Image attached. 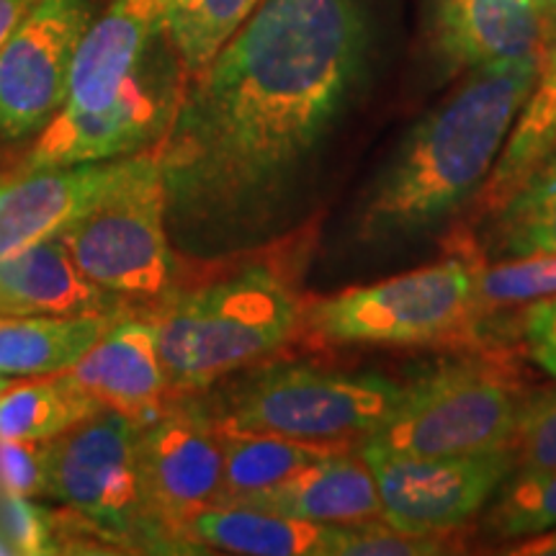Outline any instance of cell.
Segmentation results:
<instances>
[{
	"mask_svg": "<svg viewBox=\"0 0 556 556\" xmlns=\"http://www.w3.org/2000/svg\"><path fill=\"white\" fill-rule=\"evenodd\" d=\"M139 428L101 407L47 441V492L124 546H160L137 464Z\"/></svg>",
	"mask_w": 556,
	"mask_h": 556,
	"instance_id": "cell-7",
	"label": "cell"
},
{
	"mask_svg": "<svg viewBox=\"0 0 556 556\" xmlns=\"http://www.w3.org/2000/svg\"><path fill=\"white\" fill-rule=\"evenodd\" d=\"M9 554H16V552H13V546L3 539V533H0V556H9Z\"/></svg>",
	"mask_w": 556,
	"mask_h": 556,
	"instance_id": "cell-37",
	"label": "cell"
},
{
	"mask_svg": "<svg viewBox=\"0 0 556 556\" xmlns=\"http://www.w3.org/2000/svg\"><path fill=\"white\" fill-rule=\"evenodd\" d=\"M0 533L16 554H58L50 510L34 505L26 495L0 492Z\"/></svg>",
	"mask_w": 556,
	"mask_h": 556,
	"instance_id": "cell-30",
	"label": "cell"
},
{
	"mask_svg": "<svg viewBox=\"0 0 556 556\" xmlns=\"http://www.w3.org/2000/svg\"><path fill=\"white\" fill-rule=\"evenodd\" d=\"M541 58L471 70L454 96L422 116L366 193L356 238H413L475 197L536 86Z\"/></svg>",
	"mask_w": 556,
	"mask_h": 556,
	"instance_id": "cell-2",
	"label": "cell"
},
{
	"mask_svg": "<svg viewBox=\"0 0 556 556\" xmlns=\"http://www.w3.org/2000/svg\"><path fill=\"white\" fill-rule=\"evenodd\" d=\"M479 266L451 258L371 287L343 289L304 312L323 343L407 345L446 336L475 307Z\"/></svg>",
	"mask_w": 556,
	"mask_h": 556,
	"instance_id": "cell-6",
	"label": "cell"
},
{
	"mask_svg": "<svg viewBox=\"0 0 556 556\" xmlns=\"http://www.w3.org/2000/svg\"><path fill=\"white\" fill-rule=\"evenodd\" d=\"M101 405L58 371L0 389V441H50Z\"/></svg>",
	"mask_w": 556,
	"mask_h": 556,
	"instance_id": "cell-23",
	"label": "cell"
},
{
	"mask_svg": "<svg viewBox=\"0 0 556 556\" xmlns=\"http://www.w3.org/2000/svg\"><path fill=\"white\" fill-rule=\"evenodd\" d=\"M446 536H422L389 528L384 520L358 526H338L332 556H430L446 554Z\"/></svg>",
	"mask_w": 556,
	"mask_h": 556,
	"instance_id": "cell-28",
	"label": "cell"
},
{
	"mask_svg": "<svg viewBox=\"0 0 556 556\" xmlns=\"http://www.w3.org/2000/svg\"><path fill=\"white\" fill-rule=\"evenodd\" d=\"M548 296H556V255H520L477 270L475 304L482 307H513Z\"/></svg>",
	"mask_w": 556,
	"mask_h": 556,
	"instance_id": "cell-27",
	"label": "cell"
},
{
	"mask_svg": "<svg viewBox=\"0 0 556 556\" xmlns=\"http://www.w3.org/2000/svg\"><path fill=\"white\" fill-rule=\"evenodd\" d=\"M377 479L381 520L402 533L446 536L490 503L516 467L510 448L462 456H402L358 448Z\"/></svg>",
	"mask_w": 556,
	"mask_h": 556,
	"instance_id": "cell-9",
	"label": "cell"
},
{
	"mask_svg": "<svg viewBox=\"0 0 556 556\" xmlns=\"http://www.w3.org/2000/svg\"><path fill=\"white\" fill-rule=\"evenodd\" d=\"M510 554H528V556H556V528H548V531L533 533V536H526L516 548H510Z\"/></svg>",
	"mask_w": 556,
	"mask_h": 556,
	"instance_id": "cell-34",
	"label": "cell"
},
{
	"mask_svg": "<svg viewBox=\"0 0 556 556\" xmlns=\"http://www.w3.org/2000/svg\"><path fill=\"white\" fill-rule=\"evenodd\" d=\"M556 148V21L548 34L541 73L526 106L520 109L516 131L507 139L503 157L484 186L486 206L497 208L516 193L548 152Z\"/></svg>",
	"mask_w": 556,
	"mask_h": 556,
	"instance_id": "cell-22",
	"label": "cell"
},
{
	"mask_svg": "<svg viewBox=\"0 0 556 556\" xmlns=\"http://www.w3.org/2000/svg\"><path fill=\"white\" fill-rule=\"evenodd\" d=\"M58 374L101 407L127 415L137 428L170 400L155 330L137 312L124 315L86 356Z\"/></svg>",
	"mask_w": 556,
	"mask_h": 556,
	"instance_id": "cell-14",
	"label": "cell"
},
{
	"mask_svg": "<svg viewBox=\"0 0 556 556\" xmlns=\"http://www.w3.org/2000/svg\"><path fill=\"white\" fill-rule=\"evenodd\" d=\"M520 319L528 356L556 379V296L531 302Z\"/></svg>",
	"mask_w": 556,
	"mask_h": 556,
	"instance_id": "cell-32",
	"label": "cell"
},
{
	"mask_svg": "<svg viewBox=\"0 0 556 556\" xmlns=\"http://www.w3.org/2000/svg\"><path fill=\"white\" fill-rule=\"evenodd\" d=\"M93 0H37L0 47V142L39 135L65 106Z\"/></svg>",
	"mask_w": 556,
	"mask_h": 556,
	"instance_id": "cell-11",
	"label": "cell"
},
{
	"mask_svg": "<svg viewBox=\"0 0 556 556\" xmlns=\"http://www.w3.org/2000/svg\"><path fill=\"white\" fill-rule=\"evenodd\" d=\"M307 238L180 270L142 315L155 330L168 394H197L281 351L304 325L299 270Z\"/></svg>",
	"mask_w": 556,
	"mask_h": 556,
	"instance_id": "cell-3",
	"label": "cell"
},
{
	"mask_svg": "<svg viewBox=\"0 0 556 556\" xmlns=\"http://www.w3.org/2000/svg\"><path fill=\"white\" fill-rule=\"evenodd\" d=\"M520 405L505 381L446 368L407 387L405 400L361 448L402 456H462L510 448Z\"/></svg>",
	"mask_w": 556,
	"mask_h": 556,
	"instance_id": "cell-8",
	"label": "cell"
},
{
	"mask_svg": "<svg viewBox=\"0 0 556 556\" xmlns=\"http://www.w3.org/2000/svg\"><path fill=\"white\" fill-rule=\"evenodd\" d=\"M9 384H11L9 377H5V374H0V389H3V387H9Z\"/></svg>",
	"mask_w": 556,
	"mask_h": 556,
	"instance_id": "cell-38",
	"label": "cell"
},
{
	"mask_svg": "<svg viewBox=\"0 0 556 556\" xmlns=\"http://www.w3.org/2000/svg\"><path fill=\"white\" fill-rule=\"evenodd\" d=\"M197 394L222 428L358 451L400 407L407 387L379 374L274 366L208 400Z\"/></svg>",
	"mask_w": 556,
	"mask_h": 556,
	"instance_id": "cell-4",
	"label": "cell"
},
{
	"mask_svg": "<svg viewBox=\"0 0 556 556\" xmlns=\"http://www.w3.org/2000/svg\"><path fill=\"white\" fill-rule=\"evenodd\" d=\"M16 176V163H11L9 157H0V189H5V186L11 184Z\"/></svg>",
	"mask_w": 556,
	"mask_h": 556,
	"instance_id": "cell-35",
	"label": "cell"
},
{
	"mask_svg": "<svg viewBox=\"0 0 556 556\" xmlns=\"http://www.w3.org/2000/svg\"><path fill=\"white\" fill-rule=\"evenodd\" d=\"M263 0H168L163 34L173 54L193 78L217 58Z\"/></svg>",
	"mask_w": 556,
	"mask_h": 556,
	"instance_id": "cell-24",
	"label": "cell"
},
{
	"mask_svg": "<svg viewBox=\"0 0 556 556\" xmlns=\"http://www.w3.org/2000/svg\"><path fill=\"white\" fill-rule=\"evenodd\" d=\"M366 52L361 0H263L186 78L152 144L173 227L227 238L263 225L343 114Z\"/></svg>",
	"mask_w": 556,
	"mask_h": 556,
	"instance_id": "cell-1",
	"label": "cell"
},
{
	"mask_svg": "<svg viewBox=\"0 0 556 556\" xmlns=\"http://www.w3.org/2000/svg\"><path fill=\"white\" fill-rule=\"evenodd\" d=\"M129 312L90 283L58 235L0 258V315Z\"/></svg>",
	"mask_w": 556,
	"mask_h": 556,
	"instance_id": "cell-19",
	"label": "cell"
},
{
	"mask_svg": "<svg viewBox=\"0 0 556 556\" xmlns=\"http://www.w3.org/2000/svg\"><path fill=\"white\" fill-rule=\"evenodd\" d=\"M317 526H358L381 520L377 479L358 451H340L287 484L238 503Z\"/></svg>",
	"mask_w": 556,
	"mask_h": 556,
	"instance_id": "cell-18",
	"label": "cell"
},
{
	"mask_svg": "<svg viewBox=\"0 0 556 556\" xmlns=\"http://www.w3.org/2000/svg\"><path fill=\"white\" fill-rule=\"evenodd\" d=\"M338 526L276 516L245 505H199L160 526L163 546H208L250 556H325L336 546Z\"/></svg>",
	"mask_w": 556,
	"mask_h": 556,
	"instance_id": "cell-17",
	"label": "cell"
},
{
	"mask_svg": "<svg viewBox=\"0 0 556 556\" xmlns=\"http://www.w3.org/2000/svg\"><path fill=\"white\" fill-rule=\"evenodd\" d=\"M127 165L129 155L13 178L0 189V258L60 235L122 178Z\"/></svg>",
	"mask_w": 556,
	"mask_h": 556,
	"instance_id": "cell-15",
	"label": "cell"
},
{
	"mask_svg": "<svg viewBox=\"0 0 556 556\" xmlns=\"http://www.w3.org/2000/svg\"><path fill=\"white\" fill-rule=\"evenodd\" d=\"M168 0H114L83 34L62 111L90 114L114 103L160 45Z\"/></svg>",
	"mask_w": 556,
	"mask_h": 556,
	"instance_id": "cell-13",
	"label": "cell"
},
{
	"mask_svg": "<svg viewBox=\"0 0 556 556\" xmlns=\"http://www.w3.org/2000/svg\"><path fill=\"white\" fill-rule=\"evenodd\" d=\"M168 193L155 150L129 155L127 170L58 238L90 283L129 312H144L176 287L184 261L173 253Z\"/></svg>",
	"mask_w": 556,
	"mask_h": 556,
	"instance_id": "cell-5",
	"label": "cell"
},
{
	"mask_svg": "<svg viewBox=\"0 0 556 556\" xmlns=\"http://www.w3.org/2000/svg\"><path fill=\"white\" fill-rule=\"evenodd\" d=\"M441 52L458 67H486L544 54L552 18L533 0H433Z\"/></svg>",
	"mask_w": 556,
	"mask_h": 556,
	"instance_id": "cell-16",
	"label": "cell"
},
{
	"mask_svg": "<svg viewBox=\"0 0 556 556\" xmlns=\"http://www.w3.org/2000/svg\"><path fill=\"white\" fill-rule=\"evenodd\" d=\"M152 54L155 50L137 70L119 99L109 106L90 114H70L60 109L16 163V176L101 163V160H116L152 148L168 129L180 90L186 86L180 62L168 67L176 54L165 60L163 67H152L155 65Z\"/></svg>",
	"mask_w": 556,
	"mask_h": 556,
	"instance_id": "cell-10",
	"label": "cell"
},
{
	"mask_svg": "<svg viewBox=\"0 0 556 556\" xmlns=\"http://www.w3.org/2000/svg\"><path fill=\"white\" fill-rule=\"evenodd\" d=\"M533 3H536L539 9L544 11L548 18H552V26H554V21H556V0H533Z\"/></svg>",
	"mask_w": 556,
	"mask_h": 556,
	"instance_id": "cell-36",
	"label": "cell"
},
{
	"mask_svg": "<svg viewBox=\"0 0 556 556\" xmlns=\"http://www.w3.org/2000/svg\"><path fill=\"white\" fill-rule=\"evenodd\" d=\"M222 464L219 495L212 505H238L245 500L263 495L287 484L299 471L309 469L312 464L323 462L332 454H340L338 446H319V443L294 441V438L248 433V430L222 428Z\"/></svg>",
	"mask_w": 556,
	"mask_h": 556,
	"instance_id": "cell-21",
	"label": "cell"
},
{
	"mask_svg": "<svg viewBox=\"0 0 556 556\" xmlns=\"http://www.w3.org/2000/svg\"><path fill=\"white\" fill-rule=\"evenodd\" d=\"M510 451L520 469H556V392L520 407Z\"/></svg>",
	"mask_w": 556,
	"mask_h": 556,
	"instance_id": "cell-29",
	"label": "cell"
},
{
	"mask_svg": "<svg viewBox=\"0 0 556 556\" xmlns=\"http://www.w3.org/2000/svg\"><path fill=\"white\" fill-rule=\"evenodd\" d=\"M129 312L0 315V374H54L80 361Z\"/></svg>",
	"mask_w": 556,
	"mask_h": 556,
	"instance_id": "cell-20",
	"label": "cell"
},
{
	"mask_svg": "<svg viewBox=\"0 0 556 556\" xmlns=\"http://www.w3.org/2000/svg\"><path fill=\"white\" fill-rule=\"evenodd\" d=\"M497 242L513 258L556 255V148L500 208Z\"/></svg>",
	"mask_w": 556,
	"mask_h": 556,
	"instance_id": "cell-25",
	"label": "cell"
},
{
	"mask_svg": "<svg viewBox=\"0 0 556 556\" xmlns=\"http://www.w3.org/2000/svg\"><path fill=\"white\" fill-rule=\"evenodd\" d=\"M0 492H47V441H0Z\"/></svg>",
	"mask_w": 556,
	"mask_h": 556,
	"instance_id": "cell-31",
	"label": "cell"
},
{
	"mask_svg": "<svg viewBox=\"0 0 556 556\" xmlns=\"http://www.w3.org/2000/svg\"><path fill=\"white\" fill-rule=\"evenodd\" d=\"M137 464L157 533L168 518L217 500L225 448L199 394H170L163 413L139 428Z\"/></svg>",
	"mask_w": 556,
	"mask_h": 556,
	"instance_id": "cell-12",
	"label": "cell"
},
{
	"mask_svg": "<svg viewBox=\"0 0 556 556\" xmlns=\"http://www.w3.org/2000/svg\"><path fill=\"white\" fill-rule=\"evenodd\" d=\"M497 539H526L556 528V469H523L505 486L486 516Z\"/></svg>",
	"mask_w": 556,
	"mask_h": 556,
	"instance_id": "cell-26",
	"label": "cell"
},
{
	"mask_svg": "<svg viewBox=\"0 0 556 556\" xmlns=\"http://www.w3.org/2000/svg\"><path fill=\"white\" fill-rule=\"evenodd\" d=\"M34 3L37 0H0V47L5 45V39L11 37Z\"/></svg>",
	"mask_w": 556,
	"mask_h": 556,
	"instance_id": "cell-33",
	"label": "cell"
}]
</instances>
